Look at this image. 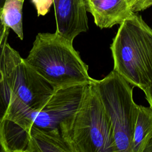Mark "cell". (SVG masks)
I'll use <instances>...</instances> for the list:
<instances>
[{
    "label": "cell",
    "mask_w": 152,
    "mask_h": 152,
    "mask_svg": "<svg viewBox=\"0 0 152 152\" xmlns=\"http://www.w3.org/2000/svg\"><path fill=\"white\" fill-rule=\"evenodd\" d=\"M0 47V125H21L42 107L55 88L8 42Z\"/></svg>",
    "instance_id": "cell-1"
},
{
    "label": "cell",
    "mask_w": 152,
    "mask_h": 152,
    "mask_svg": "<svg viewBox=\"0 0 152 152\" xmlns=\"http://www.w3.org/2000/svg\"><path fill=\"white\" fill-rule=\"evenodd\" d=\"M25 60L55 89L94 80L73 42L56 32L38 33Z\"/></svg>",
    "instance_id": "cell-2"
},
{
    "label": "cell",
    "mask_w": 152,
    "mask_h": 152,
    "mask_svg": "<svg viewBox=\"0 0 152 152\" xmlns=\"http://www.w3.org/2000/svg\"><path fill=\"white\" fill-rule=\"evenodd\" d=\"M110 49L113 70L146 93L152 87V28L134 12L119 25Z\"/></svg>",
    "instance_id": "cell-3"
},
{
    "label": "cell",
    "mask_w": 152,
    "mask_h": 152,
    "mask_svg": "<svg viewBox=\"0 0 152 152\" xmlns=\"http://www.w3.org/2000/svg\"><path fill=\"white\" fill-rule=\"evenodd\" d=\"M92 83L61 132L72 152H116L111 122Z\"/></svg>",
    "instance_id": "cell-4"
},
{
    "label": "cell",
    "mask_w": 152,
    "mask_h": 152,
    "mask_svg": "<svg viewBox=\"0 0 152 152\" xmlns=\"http://www.w3.org/2000/svg\"><path fill=\"white\" fill-rule=\"evenodd\" d=\"M111 122L116 152H132L134 126L139 105L133 99L132 87L113 69L93 81Z\"/></svg>",
    "instance_id": "cell-5"
},
{
    "label": "cell",
    "mask_w": 152,
    "mask_h": 152,
    "mask_svg": "<svg viewBox=\"0 0 152 152\" xmlns=\"http://www.w3.org/2000/svg\"><path fill=\"white\" fill-rule=\"evenodd\" d=\"M88 85L80 84L55 89L43 105L31 112L21 125L4 126L2 132L18 148L31 126L61 131L62 128L79 108Z\"/></svg>",
    "instance_id": "cell-6"
},
{
    "label": "cell",
    "mask_w": 152,
    "mask_h": 152,
    "mask_svg": "<svg viewBox=\"0 0 152 152\" xmlns=\"http://www.w3.org/2000/svg\"><path fill=\"white\" fill-rule=\"evenodd\" d=\"M53 5L57 34L73 42L88 30L85 0H53Z\"/></svg>",
    "instance_id": "cell-7"
},
{
    "label": "cell",
    "mask_w": 152,
    "mask_h": 152,
    "mask_svg": "<svg viewBox=\"0 0 152 152\" xmlns=\"http://www.w3.org/2000/svg\"><path fill=\"white\" fill-rule=\"evenodd\" d=\"M86 9L100 28L121 24L133 13L130 0H85Z\"/></svg>",
    "instance_id": "cell-8"
},
{
    "label": "cell",
    "mask_w": 152,
    "mask_h": 152,
    "mask_svg": "<svg viewBox=\"0 0 152 152\" xmlns=\"http://www.w3.org/2000/svg\"><path fill=\"white\" fill-rule=\"evenodd\" d=\"M72 152L59 129L31 126L24 135L21 152Z\"/></svg>",
    "instance_id": "cell-9"
},
{
    "label": "cell",
    "mask_w": 152,
    "mask_h": 152,
    "mask_svg": "<svg viewBox=\"0 0 152 152\" xmlns=\"http://www.w3.org/2000/svg\"><path fill=\"white\" fill-rule=\"evenodd\" d=\"M152 136V108L139 105L132 137V152H144Z\"/></svg>",
    "instance_id": "cell-10"
},
{
    "label": "cell",
    "mask_w": 152,
    "mask_h": 152,
    "mask_svg": "<svg viewBox=\"0 0 152 152\" xmlns=\"http://www.w3.org/2000/svg\"><path fill=\"white\" fill-rule=\"evenodd\" d=\"M24 0H5L2 6L1 20L4 24L11 29L23 40V7Z\"/></svg>",
    "instance_id": "cell-11"
},
{
    "label": "cell",
    "mask_w": 152,
    "mask_h": 152,
    "mask_svg": "<svg viewBox=\"0 0 152 152\" xmlns=\"http://www.w3.org/2000/svg\"><path fill=\"white\" fill-rule=\"evenodd\" d=\"M36 10L37 16H44L47 14L53 4V0H31Z\"/></svg>",
    "instance_id": "cell-12"
},
{
    "label": "cell",
    "mask_w": 152,
    "mask_h": 152,
    "mask_svg": "<svg viewBox=\"0 0 152 152\" xmlns=\"http://www.w3.org/2000/svg\"><path fill=\"white\" fill-rule=\"evenodd\" d=\"M134 12L143 11L152 6V0H130Z\"/></svg>",
    "instance_id": "cell-13"
},
{
    "label": "cell",
    "mask_w": 152,
    "mask_h": 152,
    "mask_svg": "<svg viewBox=\"0 0 152 152\" xmlns=\"http://www.w3.org/2000/svg\"><path fill=\"white\" fill-rule=\"evenodd\" d=\"M2 10V6L0 5V46L4 40V39L8 37L10 28L5 26L1 20V14Z\"/></svg>",
    "instance_id": "cell-14"
},
{
    "label": "cell",
    "mask_w": 152,
    "mask_h": 152,
    "mask_svg": "<svg viewBox=\"0 0 152 152\" xmlns=\"http://www.w3.org/2000/svg\"><path fill=\"white\" fill-rule=\"evenodd\" d=\"M145 98L150 104V107L152 108V87L148 90V91L145 93Z\"/></svg>",
    "instance_id": "cell-15"
},
{
    "label": "cell",
    "mask_w": 152,
    "mask_h": 152,
    "mask_svg": "<svg viewBox=\"0 0 152 152\" xmlns=\"http://www.w3.org/2000/svg\"><path fill=\"white\" fill-rule=\"evenodd\" d=\"M144 152H152V136L144 150Z\"/></svg>",
    "instance_id": "cell-16"
},
{
    "label": "cell",
    "mask_w": 152,
    "mask_h": 152,
    "mask_svg": "<svg viewBox=\"0 0 152 152\" xmlns=\"http://www.w3.org/2000/svg\"><path fill=\"white\" fill-rule=\"evenodd\" d=\"M0 152H5V150H4V148L2 141H1V137H0Z\"/></svg>",
    "instance_id": "cell-17"
},
{
    "label": "cell",
    "mask_w": 152,
    "mask_h": 152,
    "mask_svg": "<svg viewBox=\"0 0 152 152\" xmlns=\"http://www.w3.org/2000/svg\"><path fill=\"white\" fill-rule=\"evenodd\" d=\"M4 1H5V0H0V5L1 6H3Z\"/></svg>",
    "instance_id": "cell-18"
},
{
    "label": "cell",
    "mask_w": 152,
    "mask_h": 152,
    "mask_svg": "<svg viewBox=\"0 0 152 152\" xmlns=\"http://www.w3.org/2000/svg\"><path fill=\"white\" fill-rule=\"evenodd\" d=\"M0 47H1V46H0Z\"/></svg>",
    "instance_id": "cell-19"
}]
</instances>
